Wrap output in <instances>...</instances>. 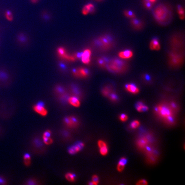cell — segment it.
Here are the masks:
<instances>
[{
    "label": "cell",
    "mask_w": 185,
    "mask_h": 185,
    "mask_svg": "<svg viewBox=\"0 0 185 185\" xmlns=\"http://www.w3.org/2000/svg\"><path fill=\"white\" fill-rule=\"evenodd\" d=\"M125 88L128 92L133 94H137L139 92V89L134 84H128L125 85Z\"/></svg>",
    "instance_id": "ffe728a7"
},
{
    "label": "cell",
    "mask_w": 185,
    "mask_h": 185,
    "mask_svg": "<svg viewBox=\"0 0 185 185\" xmlns=\"http://www.w3.org/2000/svg\"><path fill=\"white\" fill-rule=\"evenodd\" d=\"M38 0H31V1L33 3H37Z\"/></svg>",
    "instance_id": "681fc988"
},
{
    "label": "cell",
    "mask_w": 185,
    "mask_h": 185,
    "mask_svg": "<svg viewBox=\"0 0 185 185\" xmlns=\"http://www.w3.org/2000/svg\"><path fill=\"white\" fill-rule=\"evenodd\" d=\"M60 134H61V136L62 137V139L65 140V141H70L72 140V134L68 130H62Z\"/></svg>",
    "instance_id": "cb8c5ba5"
},
{
    "label": "cell",
    "mask_w": 185,
    "mask_h": 185,
    "mask_svg": "<svg viewBox=\"0 0 185 185\" xmlns=\"http://www.w3.org/2000/svg\"><path fill=\"white\" fill-rule=\"evenodd\" d=\"M112 88L109 86H105L102 89L101 92L104 97H108L111 92H113Z\"/></svg>",
    "instance_id": "f546056e"
},
{
    "label": "cell",
    "mask_w": 185,
    "mask_h": 185,
    "mask_svg": "<svg viewBox=\"0 0 185 185\" xmlns=\"http://www.w3.org/2000/svg\"><path fill=\"white\" fill-rule=\"evenodd\" d=\"M97 145H98V148H102V147H105L107 146V144L105 141L102 140H100L98 141L97 142Z\"/></svg>",
    "instance_id": "ee69618b"
},
{
    "label": "cell",
    "mask_w": 185,
    "mask_h": 185,
    "mask_svg": "<svg viewBox=\"0 0 185 185\" xmlns=\"http://www.w3.org/2000/svg\"><path fill=\"white\" fill-rule=\"evenodd\" d=\"M148 184V181L144 179H141L138 181L136 183L137 185H146Z\"/></svg>",
    "instance_id": "7dc6e473"
},
{
    "label": "cell",
    "mask_w": 185,
    "mask_h": 185,
    "mask_svg": "<svg viewBox=\"0 0 185 185\" xmlns=\"http://www.w3.org/2000/svg\"><path fill=\"white\" fill-rule=\"evenodd\" d=\"M72 75L75 76V78H79V75L78 68L72 69Z\"/></svg>",
    "instance_id": "7bdbcfd3"
},
{
    "label": "cell",
    "mask_w": 185,
    "mask_h": 185,
    "mask_svg": "<svg viewBox=\"0 0 185 185\" xmlns=\"http://www.w3.org/2000/svg\"><path fill=\"white\" fill-rule=\"evenodd\" d=\"M42 14V19H43V20L48 22L51 19V16L49 14H48V13L44 12Z\"/></svg>",
    "instance_id": "b9f144b4"
},
{
    "label": "cell",
    "mask_w": 185,
    "mask_h": 185,
    "mask_svg": "<svg viewBox=\"0 0 185 185\" xmlns=\"http://www.w3.org/2000/svg\"><path fill=\"white\" fill-rule=\"evenodd\" d=\"M84 146H85V144L83 143L80 142L75 144L74 146L70 147L68 149V152L70 154H75L81 151L84 148Z\"/></svg>",
    "instance_id": "2e32d148"
},
{
    "label": "cell",
    "mask_w": 185,
    "mask_h": 185,
    "mask_svg": "<svg viewBox=\"0 0 185 185\" xmlns=\"http://www.w3.org/2000/svg\"><path fill=\"white\" fill-rule=\"evenodd\" d=\"M5 16L6 18L9 21H12L14 19V16L11 11L7 10L5 12Z\"/></svg>",
    "instance_id": "d590c367"
},
{
    "label": "cell",
    "mask_w": 185,
    "mask_h": 185,
    "mask_svg": "<svg viewBox=\"0 0 185 185\" xmlns=\"http://www.w3.org/2000/svg\"><path fill=\"white\" fill-rule=\"evenodd\" d=\"M126 163H127L126 158L125 157L121 158L118 162V165H117V169L118 171L120 172L123 171Z\"/></svg>",
    "instance_id": "d4e9b609"
},
{
    "label": "cell",
    "mask_w": 185,
    "mask_h": 185,
    "mask_svg": "<svg viewBox=\"0 0 185 185\" xmlns=\"http://www.w3.org/2000/svg\"><path fill=\"white\" fill-rule=\"evenodd\" d=\"M42 139L43 142L46 145H51L53 142V140L52 139V138H51V136H42Z\"/></svg>",
    "instance_id": "e575fe53"
},
{
    "label": "cell",
    "mask_w": 185,
    "mask_h": 185,
    "mask_svg": "<svg viewBox=\"0 0 185 185\" xmlns=\"http://www.w3.org/2000/svg\"><path fill=\"white\" fill-rule=\"evenodd\" d=\"M66 60H62L58 61L57 66L59 71L63 74H66L69 71V66L66 62Z\"/></svg>",
    "instance_id": "9a60e30c"
},
{
    "label": "cell",
    "mask_w": 185,
    "mask_h": 185,
    "mask_svg": "<svg viewBox=\"0 0 185 185\" xmlns=\"http://www.w3.org/2000/svg\"><path fill=\"white\" fill-rule=\"evenodd\" d=\"M63 123L65 126L69 129H75L79 127L80 120L75 116H67L63 120Z\"/></svg>",
    "instance_id": "30bf717a"
},
{
    "label": "cell",
    "mask_w": 185,
    "mask_h": 185,
    "mask_svg": "<svg viewBox=\"0 0 185 185\" xmlns=\"http://www.w3.org/2000/svg\"><path fill=\"white\" fill-rule=\"evenodd\" d=\"M65 178L67 181L70 182H74L75 181V176L72 173H67L65 175Z\"/></svg>",
    "instance_id": "d6a6232c"
},
{
    "label": "cell",
    "mask_w": 185,
    "mask_h": 185,
    "mask_svg": "<svg viewBox=\"0 0 185 185\" xmlns=\"http://www.w3.org/2000/svg\"><path fill=\"white\" fill-rule=\"evenodd\" d=\"M128 68L127 63L120 58H114L108 60L105 69L112 73L121 74L126 72Z\"/></svg>",
    "instance_id": "3957f363"
},
{
    "label": "cell",
    "mask_w": 185,
    "mask_h": 185,
    "mask_svg": "<svg viewBox=\"0 0 185 185\" xmlns=\"http://www.w3.org/2000/svg\"><path fill=\"white\" fill-rule=\"evenodd\" d=\"M57 52L60 58L65 60L70 61V55H69L66 52V50L63 47H59L57 49Z\"/></svg>",
    "instance_id": "e0dca14e"
},
{
    "label": "cell",
    "mask_w": 185,
    "mask_h": 185,
    "mask_svg": "<svg viewBox=\"0 0 185 185\" xmlns=\"http://www.w3.org/2000/svg\"><path fill=\"white\" fill-rule=\"evenodd\" d=\"M149 1H151V2H152V3L153 4L154 3H155L156 1V0H149Z\"/></svg>",
    "instance_id": "f907efd6"
},
{
    "label": "cell",
    "mask_w": 185,
    "mask_h": 185,
    "mask_svg": "<svg viewBox=\"0 0 185 185\" xmlns=\"http://www.w3.org/2000/svg\"><path fill=\"white\" fill-rule=\"evenodd\" d=\"M170 45L171 50H182V48H183L182 47L184 46L182 39L176 36H174L171 38Z\"/></svg>",
    "instance_id": "8fae6325"
},
{
    "label": "cell",
    "mask_w": 185,
    "mask_h": 185,
    "mask_svg": "<svg viewBox=\"0 0 185 185\" xmlns=\"http://www.w3.org/2000/svg\"><path fill=\"white\" fill-rule=\"evenodd\" d=\"M140 125V122L138 120L133 121L130 124V127L133 129H136L138 128Z\"/></svg>",
    "instance_id": "f35d334b"
},
{
    "label": "cell",
    "mask_w": 185,
    "mask_h": 185,
    "mask_svg": "<svg viewBox=\"0 0 185 185\" xmlns=\"http://www.w3.org/2000/svg\"><path fill=\"white\" fill-rule=\"evenodd\" d=\"M91 45L97 51L106 52L114 47L115 41L114 38L110 35H103L94 39L92 41Z\"/></svg>",
    "instance_id": "6da1fadb"
},
{
    "label": "cell",
    "mask_w": 185,
    "mask_h": 185,
    "mask_svg": "<svg viewBox=\"0 0 185 185\" xmlns=\"http://www.w3.org/2000/svg\"><path fill=\"white\" fill-rule=\"evenodd\" d=\"M53 90L54 94L56 97L62 95L67 91L66 86L60 84H57L54 87Z\"/></svg>",
    "instance_id": "4fadbf2b"
},
{
    "label": "cell",
    "mask_w": 185,
    "mask_h": 185,
    "mask_svg": "<svg viewBox=\"0 0 185 185\" xmlns=\"http://www.w3.org/2000/svg\"><path fill=\"white\" fill-rule=\"evenodd\" d=\"M78 69L79 70V78L85 79L89 76V70L87 69L84 67H78Z\"/></svg>",
    "instance_id": "4316f807"
},
{
    "label": "cell",
    "mask_w": 185,
    "mask_h": 185,
    "mask_svg": "<svg viewBox=\"0 0 185 185\" xmlns=\"http://www.w3.org/2000/svg\"><path fill=\"white\" fill-rule=\"evenodd\" d=\"M133 55V53L130 50H125L121 51L118 53V56L122 59H130Z\"/></svg>",
    "instance_id": "d6986e66"
},
{
    "label": "cell",
    "mask_w": 185,
    "mask_h": 185,
    "mask_svg": "<svg viewBox=\"0 0 185 185\" xmlns=\"http://www.w3.org/2000/svg\"><path fill=\"white\" fill-rule=\"evenodd\" d=\"M70 96L68 92L67 91L64 94L56 97V98L57 100L60 103H66L67 102H68V100Z\"/></svg>",
    "instance_id": "83f0119b"
},
{
    "label": "cell",
    "mask_w": 185,
    "mask_h": 185,
    "mask_svg": "<svg viewBox=\"0 0 185 185\" xmlns=\"http://www.w3.org/2000/svg\"><path fill=\"white\" fill-rule=\"evenodd\" d=\"M33 109L35 112L42 117H45L48 114V111L44 106V104L42 103H39L34 105Z\"/></svg>",
    "instance_id": "7c38bea8"
},
{
    "label": "cell",
    "mask_w": 185,
    "mask_h": 185,
    "mask_svg": "<svg viewBox=\"0 0 185 185\" xmlns=\"http://www.w3.org/2000/svg\"><path fill=\"white\" fill-rule=\"evenodd\" d=\"M154 19L158 23L166 25L168 24L171 19V13L169 7L164 5H160L154 10Z\"/></svg>",
    "instance_id": "7a4b0ae2"
},
{
    "label": "cell",
    "mask_w": 185,
    "mask_h": 185,
    "mask_svg": "<svg viewBox=\"0 0 185 185\" xmlns=\"http://www.w3.org/2000/svg\"><path fill=\"white\" fill-rule=\"evenodd\" d=\"M128 117L127 115L125 114H122L120 115L119 117L120 120L123 122H125L128 120Z\"/></svg>",
    "instance_id": "f6af8a7d"
},
{
    "label": "cell",
    "mask_w": 185,
    "mask_h": 185,
    "mask_svg": "<svg viewBox=\"0 0 185 185\" xmlns=\"http://www.w3.org/2000/svg\"><path fill=\"white\" fill-rule=\"evenodd\" d=\"M124 15L126 17L131 19H134L136 17L134 13L131 10H125L124 11Z\"/></svg>",
    "instance_id": "836d02e7"
},
{
    "label": "cell",
    "mask_w": 185,
    "mask_h": 185,
    "mask_svg": "<svg viewBox=\"0 0 185 185\" xmlns=\"http://www.w3.org/2000/svg\"><path fill=\"white\" fill-rule=\"evenodd\" d=\"M4 180L2 178L0 177V184H4Z\"/></svg>",
    "instance_id": "c3c4849f"
},
{
    "label": "cell",
    "mask_w": 185,
    "mask_h": 185,
    "mask_svg": "<svg viewBox=\"0 0 185 185\" xmlns=\"http://www.w3.org/2000/svg\"><path fill=\"white\" fill-rule=\"evenodd\" d=\"M16 42L20 47L26 48L30 45L31 40L29 36L26 33L20 32L16 36Z\"/></svg>",
    "instance_id": "9c48e42d"
},
{
    "label": "cell",
    "mask_w": 185,
    "mask_h": 185,
    "mask_svg": "<svg viewBox=\"0 0 185 185\" xmlns=\"http://www.w3.org/2000/svg\"><path fill=\"white\" fill-rule=\"evenodd\" d=\"M108 97H109L110 100L113 102L117 101L118 100V96H117V94L114 92H111V94H110V95L108 96Z\"/></svg>",
    "instance_id": "60d3db41"
},
{
    "label": "cell",
    "mask_w": 185,
    "mask_h": 185,
    "mask_svg": "<svg viewBox=\"0 0 185 185\" xmlns=\"http://www.w3.org/2000/svg\"><path fill=\"white\" fill-rule=\"evenodd\" d=\"M95 11V7L92 4L85 5L82 9V13L84 15H87L89 14H92Z\"/></svg>",
    "instance_id": "44dd1931"
},
{
    "label": "cell",
    "mask_w": 185,
    "mask_h": 185,
    "mask_svg": "<svg viewBox=\"0 0 185 185\" xmlns=\"http://www.w3.org/2000/svg\"><path fill=\"white\" fill-rule=\"evenodd\" d=\"M82 52H75L72 54V56L75 57L76 60H80L81 58V56H82Z\"/></svg>",
    "instance_id": "bcb514c9"
},
{
    "label": "cell",
    "mask_w": 185,
    "mask_h": 185,
    "mask_svg": "<svg viewBox=\"0 0 185 185\" xmlns=\"http://www.w3.org/2000/svg\"><path fill=\"white\" fill-rule=\"evenodd\" d=\"M91 55V51L90 49H85L82 52L81 60L85 65H89L90 62V56Z\"/></svg>",
    "instance_id": "5bb4252c"
},
{
    "label": "cell",
    "mask_w": 185,
    "mask_h": 185,
    "mask_svg": "<svg viewBox=\"0 0 185 185\" xmlns=\"http://www.w3.org/2000/svg\"><path fill=\"white\" fill-rule=\"evenodd\" d=\"M130 23L132 27L136 30H141L143 27V23L141 21L138 19H131Z\"/></svg>",
    "instance_id": "ac0fdd59"
},
{
    "label": "cell",
    "mask_w": 185,
    "mask_h": 185,
    "mask_svg": "<svg viewBox=\"0 0 185 185\" xmlns=\"http://www.w3.org/2000/svg\"><path fill=\"white\" fill-rule=\"evenodd\" d=\"M99 178L97 175H93L92 177V181L89 183V184L92 185H97L99 184Z\"/></svg>",
    "instance_id": "8d00e7d4"
},
{
    "label": "cell",
    "mask_w": 185,
    "mask_h": 185,
    "mask_svg": "<svg viewBox=\"0 0 185 185\" xmlns=\"http://www.w3.org/2000/svg\"><path fill=\"white\" fill-rule=\"evenodd\" d=\"M136 108L137 111L139 112H146L148 111L149 109L148 106L144 105L143 103L141 102H139L137 103Z\"/></svg>",
    "instance_id": "f1b7e54d"
},
{
    "label": "cell",
    "mask_w": 185,
    "mask_h": 185,
    "mask_svg": "<svg viewBox=\"0 0 185 185\" xmlns=\"http://www.w3.org/2000/svg\"><path fill=\"white\" fill-rule=\"evenodd\" d=\"M12 81L13 77L10 72L4 67H0V86H8Z\"/></svg>",
    "instance_id": "8992f818"
},
{
    "label": "cell",
    "mask_w": 185,
    "mask_h": 185,
    "mask_svg": "<svg viewBox=\"0 0 185 185\" xmlns=\"http://www.w3.org/2000/svg\"><path fill=\"white\" fill-rule=\"evenodd\" d=\"M156 112L158 115L167 120L168 122L172 123L173 121V114L172 111L166 105H160L156 108Z\"/></svg>",
    "instance_id": "ba28073f"
},
{
    "label": "cell",
    "mask_w": 185,
    "mask_h": 185,
    "mask_svg": "<svg viewBox=\"0 0 185 185\" xmlns=\"http://www.w3.org/2000/svg\"><path fill=\"white\" fill-rule=\"evenodd\" d=\"M108 60H109L106 57H101L97 59V63L100 67L103 69H105Z\"/></svg>",
    "instance_id": "484cf974"
},
{
    "label": "cell",
    "mask_w": 185,
    "mask_h": 185,
    "mask_svg": "<svg viewBox=\"0 0 185 185\" xmlns=\"http://www.w3.org/2000/svg\"><path fill=\"white\" fill-rule=\"evenodd\" d=\"M68 103L72 106L74 107H79L81 105L80 100L77 97H73V96H70L68 100Z\"/></svg>",
    "instance_id": "603a6c76"
},
{
    "label": "cell",
    "mask_w": 185,
    "mask_h": 185,
    "mask_svg": "<svg viewBox=\"0 0 185 185\" xmlns=\"http://www.w3.org/2000/svg\"><path fill=\"white\" fill-rule=\"evenodd\" d=\"M184 60V52L171 50L168 55L169 64L171 67L178 68L182 65Z\"/></svg>",
    "instance_id": "277c9868"
},
{
    "label": "cell",
    "mask_w": 185,
    "mask_h": 185,
    "mask_svg": "<svg viewBox=\"0 0 185 185\" xmlns=\"http://www.w3.org/2000/svg\"><path fill=\"white\" fill-rule=\"evenodd\" d=\"M99 149H100L99 150H100V154L103 156H105L108 153V146L100 148Z\"/></svg>",
    "instance_id": "74e56055"
},
{
    "label": "cell",
    "mask_w": 185,
    "mask_h": 185,
    "mask_svg": "<svg viewBox=\"0 0 185 185\" xmlns=\"http://www.w3.org/2000/svg\"><path fill=\"white\" fill-rule=\"evenodd\" d=\"M24 163L26 166H29L31 165L32 162L31 156L29 154L26 153L23 156Z\"/></svg>",
    "instance_id": "4dcf8cb0"
},
{
    "label": "cell",
    "mask_w": 185,
    "mask_h": 185,
    "mask_svg": "<svg viewBox=\"0 0 185 185\" xmlns=\"http://www.w3.org/2000/svg\"><path fill=\"white\" fill-rule=\"evenodd\" d=\"M150 48L152 50L158 51L161 49L160 43L157 38H154L151 41Z\"/></svg>",
    "instance_id": "7402d4cb"
},
{
    "label": "cell",
    "mask_w": 185,
    "mask_h": 185,
    "mask_svg": "<svg viewBox=\"0 0 185 185\" xmlns=\"http://www.w3.org/2000/svg\"><path fill=\"white\" fill-rule=\"evenodd\" d=\"M66 87L70 96L77 97L80 100L83 99V91L78 84L75 82L70 83Z\"/></svg>",
    "instance_id": "52a82bcc"
},
{
    "label": "cell",
    "mask_w": 185,
    "mask_h": 185,
    "mask_svg": "<svg viewBox=\"0 0 185 185\" xmlns=\"http://www.w3.org/2000/svg\"><path fill=\"white\" fill-rule=\"evenodd\" d=\"M46 144L43 142L42 138L35 137L31 141V148L34 153L38 154L44 153L46 151Z\"/></svg>",
    "instance_id": "5b68a950"
},
{
    "label": "cell",
    "mask_w": 185,
    "mask_h": 185,
    "mask_svg": "<svg viewBox=\"0 0 185 185\" xmlns=\"http://www.w3.org/2000/svg\"><path fill=\"white\" fill-rule=\"evenodd\" d=\"M144 6L147 9H151L152 8L153 3L149 0H144Z\"/></svg>",
    "instance_id": "ab89813d"
},
{
    "label": "cell",
    "mask_w": 185,
    "mask_h": 185,
    "mask_svg": "<svg viewBox=\"0 0 185 185\" xmlns=\"http://www.w3.org/2000/svg\"><path fill=\"white\" fill-rule=\"evenodd\" d=\"M177 9L180 18L181 20L184 19L185 18V12L184 8L181 5H178L177 6Z\"/></svg>",
    "instance_id": "1f68e13d"
}]
</instances>
